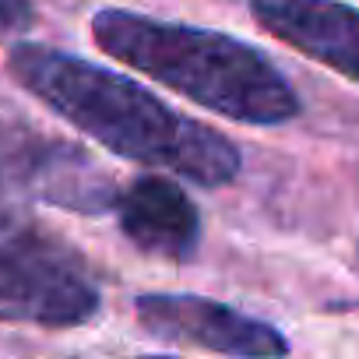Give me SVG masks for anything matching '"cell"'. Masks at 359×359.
<instances>
[{"label":"cell","instance_id":"277c9868","mask_svg":"<svg viewBox=\"0 0 359 359\" xmlns=\"http://www.w3.org/2000/svg\"><path fill=\"white\" fill-rule=\"evenodd\" d=\"M0 191L78 215H106L120 201L116 180L85 148L18 120H0Z\"/></svg>","mask_w":359,"mask_h":359},{"label":"cell","instance_id":"7a4b0ae2","mask_svg":"<svg viewBox=\"0 0 359 359\" xmlns=\"http://www.w3.org/2000/svg\"><path fill=\"white\" fill-rule=\"evenodd\" d=\"M92 39L113 60L236 123L278 127L303 109L289 78L257 46L215 29L102 8L92 18Z\"/></svg>","mask_w":359,"mask_h":359},{"label":"cell","instance_id":"52a82bcc","mask_svg":"<svg viewBox=\"0 0 359 359\" xmlns=\"http://www.w3.org/2000/svg\"><path fill=\"white\" fill-rule=\"evenodd\" d=\"M123 236L151 257L191 261L201 243V212L169 176H137L116 201Z\"/></svg>","mask_w":359,"mask_h":359},{"label":"cell","instance_id":"5b68a950","mask_svg":"<svg viewBox=\"0 0 359 359\" xmlns=\"http://www.w3.org/2000/svg\"><path fill=\"white\" fill-rule=\"evenodd\" d=\"M134 313L144 331L162 341L194 345L226 359L289 355V338L282 334V327L198 292H141L134 299Z\"/></svg>","mask_w":359,"mask_h":359},{"label":"cell","instance_id":"6da1fadb","mask_svg":"<svg viewBox=\"0 0 359 359\" xmlns=\"http://www.w3.org/2000/svg\"><path fill=\"white\" fill-rule=\"evenodd\" d=\"M8 71L74 130L120 158L176 172L198 187H226L240 176L243 155L226 134L165 106L116 71L43 43H15Z\"/></svg>","mask_w":359,"mask_h":359},{"label":"cell","instance_id":"ba28073f","mask_svg":"<svg viewBox=\"0 0 359 359\" xmlns=\"http://www.w3.org/2000/svg\"><path fill=\"white\" fill-rule=\"evenodd\" d=\"M36 22L32 0H0V32H22Z\"/></svg>","mask_w":359,"mask_h":359},{"label":"cell","instance_id":"9c48e42d","mask_svg":"<svg viewBox=\"0 0 359 359\" xmlns=\"http://www.w3.org/2000/svg\"><path fill=\"white\" fill-rule=\"evenodd\" d=\"M18 215H25V212H18V208L8 201V194L0 191V226H4V222H11V219H18Z\"/></svg>","mask_w":359,"mask_h":359},{"label":"cell","instance_id":"8992f818","mask_svg":"<svg viewBox=\"0 0 359 359\" xmlns=\"http://www.w3.org/2000/svg\"><path fill=\"white\" fill-rule=\"evenodd\" d=\"M264 32L303 57L359 81V11L338 0H250Z\"/></svg>","mask_w":359,"mask_h":359},{"label":"cell","instance_id":"30bf717a","mask_svg":"<svg viewBox=\"0 0 359 359\" xmlns=\"http://www.w3.org/2000/svg\"><path fill=\"white\" fill-rule=\"evenodd\" d=\"M137 359H169V355H137Z\"/></svg>","mask_w":359,"mask_h":359},{"label":"cell","instance_id":"3957f363","mask_svg":"<svg viewBox=\"0 0 359 359\" xmlns=\"http://www.w3.org/2000/svg\"><path fill=\"white\" fill-rule=\"evenodd\" d=\"M102 292L78 250L18 215L0 226V320L78 327L99 313Z\"/></svg>","mask_w":359,"mask_h":359}]
</instances>
